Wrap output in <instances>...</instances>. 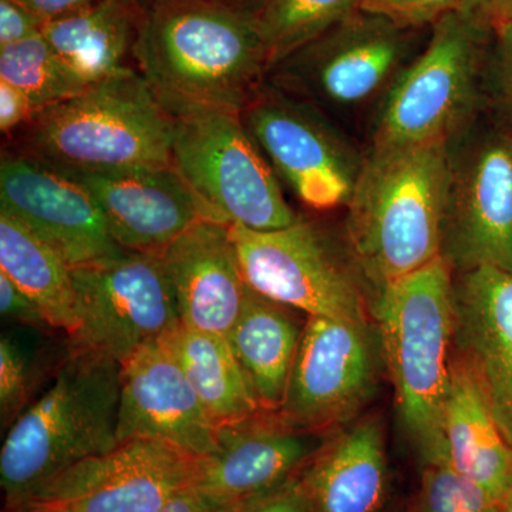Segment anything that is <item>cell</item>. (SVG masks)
<instances>
[{
	"instance_id": "obj_1",
	"label": "cell",
	"mask_w": 512,
	"mask_h": 512,
	"mask_svg": "<svg viewBox=\"0 0 512 512\" xmlns=\"http://www.w3.org/2000/svg\"><path fill=\"white\" fill-rule=\"evenodd\" d=\"M138 3L134 62L171 119L247 109L269 70L249 13L218 0Z\"/></svg>"
},
{
	"instance_id": "obj_2",
	"label": "cell",
	"mask_w": 512,
	"mask_h": 512,
	"mask_svg": "<svg viewBox=\"0 0 512 512\" xmlns=\"http://www.w3.org/2000/svg\"><path fill=\"white\" fill-rule=\"evenodd\" d=\"M448 183L450 141L365 151L345 234L376 291L441 256Z\"/></svg>"
},
{
	"instance_id": "obj_3",
	"label": "cell",
	"mask_w": 512,
	"mask_h": 512,
	"mask_svg": "<svg viewBox=\"0 0 512 512\" xmlns=\"http://www.w3.org/2000/svg\"><path fill=\"white\" fill-rule=\"evenodd\" d=\"M120 372L117 360L66 342L52 382L6 431L5 508L22 507L67 468L119 444Z\"/></svg>"
},
{
	"instance_id": "obj_4",
	"label": "cell",
	"mask_w": 512,
	"mask_h": 512,
	"mask_svg": "<svg viewBox=\"0 0 512 512\" xmlns=\"http://www.w3.org/2000/svg\"><path fill=\"white\" fill-rule=\"evenodd\" d=\"M397 412L424 464L447 463L443 407L454 353V271L443 256L377 289L372 309Z\"/></svg>"
},
{
	"instance_id": "obj_5",
	"label": "cell",
	"mask_w": 512,
	"mask_h": 512,
	"mask_svg": "<svg viewBox=\"0 0 512 512\" xmlns=\"http://www.w3.org/2000/svg\"><path fill=\"white\" fill-rule=\"evenodd\" d=\"M5 138L3 148L59 170L174 165V119L137 69L36 111L25 126Z\"/></svg>"
},
{
	"instance_id": "obj_6",
	"label": "cell",
	"mask_w": 512,
	"mask_h": 512,
	"mask_svg": "<svg viewBox=\"0 0 512 512\" xmlns=\"http://www.w3.org/2000/svg\"><path fill=\"white\" fill-rule=\"evenodd\" d=\"M493 26L468 10L444 16L384 97L365 151L451 141L485 111L484 73Z\"/></svg>"
},
{
	"instance_id": "obj_7",
	"label": "cell",
	"mask_w": 512,
	"mask_h": 512,
	"mask_svg": "<svg viewBox=\"0 0 512 512\" xmlns=\"http://www.w3.org/2000/svg\"><path fill=\"white\" fill-rule=\"evenodd\" d=\"M419 32L359 9L272 66L266 82L312 104L342 127L353 114L372 107L376 114L423 49L416 50Z\"/></svg>"
},
{
	"instance_id": "obj_8",
	"label": "cell",
	"mask_w": 512,
	"mask_h": 512,
	"mask_svg": "<svg viewBox=\"0 0 512 512\" xmlns=\"http://www.w3.org/2000/svg\"><path fill=\"white\" fill-rule=\"evenodd\" d=\"M173 164L217 221L274 231L298 220L241 113L174 120Z\"/></svg>"
},
{
	"instance_id": "obj_9",
	"label": "cell",
	"mask_w": 512,
	"mask_h": 512,
	"mask_svg": "<svg viewBox=\"0 0 512 512\" xmlns=\"http://www.w3.org/2000/svg\"><path fill=\"white\" fill-rule=\"evenodd\" d=\"M441 256L512 272V134L487 111L450 141Z\"/></svg>"
},
{
	"instance_id": "obj_10",
	"label": "cell",
	"mask_w": 512,
	"mask_h": 512,
	"mask_svg": "<svg viewBox=\"0 0 512 512\" xmlns=\"http://www.w3.org/2000/svg\"><path fill=\"white\" fill-rule=\"evenodd\" d=\"M276 177L303 207H346L365 161L339 124L306 101L265 82L241 113Z\"/></svg>"
},
{
	"instance_id": "obj_11",
	"label": "cell",
	"mask_w": 512,
	"mask_h": 512,
	"mask_svg": "<svg viewBox=\"0 0 512 512\" xmlns=\"http://www.w3.org/2000/svg\"><path fill=\"white\" fill-rule=\"evenodd\" d=\"M231 229L242 276L252 291L308 318L369 323L359 282L316 222L298 217L274 231Z\"/></svg>"
},
{
	"instance_id": "obj_12",
	"label": "cell",
	"mask_w": 512,
	"mask_h": 512,
	"mask_svg": "<svg viewBox=\"0 0 512 512\" xmlns=\"http://www.w3.org/2000/svg\"><path fill=\"white\" fill-rule=\"evenodd\" d=\"M72 275L80 326L66 342L74 348L121 365L180 322L161 256L123 249Z\"/></svg>"
},
{
	"instance_id": "obj_13",
	"label": "cell",
	"mask_w": 512,
	"mask_h": 512,
	"mask_svg": "<svg viewBox=\"0 0 512 512\" xmlns=\"http://www.w3.org/2000/svg\"><path fill=\"white\" fill-rule=\"evenodd\" d=\"M202 458L164 441H120L67 468L22 507L33 512H156L175 495L197 487Z\"/></svg>"
},
{
	"instance_id": "obj_14",
	"label": "cell",
	"mask_w": 512,
	"mask_h": 512,
	"mask_svg": "<svg viewBox=\"0 0 512 512\" xmlns=\"http://www.w3.org/2000/svg\"><path fill=\"white\" fill-rule=\"evenodd\" d=\"M380 362L379 336L369 323L308 318L279 414L299 429H342L372 399Z\"/></svg>"
},
{
	"instance_id": "obj_15",
	"label": "cell",
	"mask_w": 512,
	"mask_h": 512,
	"mask_svg": "<svg viewBox=\"0 0 512 512\" xmlns=\"http://www.w3.org/2000/svg\"><path fill=\"white\" fill-rule=\"evenodd\" d=\"M0 210L35 232L72 269L123 251L89 192L56 168L8 148L0 158Z\"/></svg>"
},
{
	"instance_id": "obj_16",
	"label": "cell",
	"mask_w": 512,
	"mask_h": 512,
	"mask_svg": "<svg viewBox=\"0 0 512 512\" xmlns=\"http://www.w3.org/2000/svg\"><path fill=\"white\" fill-rule=\"evenodd\" d=\"M59 171L92 195L114 241L127 251L161 256L192 225L217 221L174 165Z\"/></svg>"
},
{
	"instance_id": "obj_17",
	"label": "cell",
	"mask_w": 512,
	"mask_h": 512,
	"mask_svg": "<svg viewBox=\"0 0 512 512\" xmlns=\"http://www.w3.org/2000/svg\"><path fill=\"white\" fill-rule=\"evenodd\" d=\"M218 426L160 340L121 363L117 440L164 441L198 457L217 450Z\"/></svg>"
},
{
	"instance_id": "obj_18",
	"label": "cell",
	"mask_w": 512,
	"mask_h": 512,
	"mask_svg": "<svg viewBox=\"0 0 512 512\" xmlns=\"http://www.w3.org/2000/svg\"><path fill=\"white\" fill-rule=\"evenodd\" d=\"M332 433L299 429L279 412L218 427L217 450L202 458L197 488L241 504L298 476Z\"/></svg>"
},
{
	"instance_id": "obj_19",
	"label": "cell",
	"mask_w": 512,
	"mask_h": 512,
	"mask_svg": "<svg viewBox=\"0 0 512 512\" xmlns=\"http://www.w3.org/2000/svg\"><path fill=\"white\" fill-rule=\"evenodd\" d=\"M454 353L476 377L512 448V272H454Z\"/></svg>"
},
{
	"instance_id": "obj_20",
	"label": "cell",
	"mask_w": 512,
	"mask_h": 512,
	"mask_svg": "<svg viewBox=\"0 0 512 512\" xmlns=\"http://www.w3.org/2000/svg\"><path fill=\"white\" fill-rule=\"evenodd\" d=\"M231 227L225 222L202 220L161 255L178 319L187 328L227 336L241 313L248 285Z\"/></svg>"
},
{
	"instance_id": "obj_21",
	"label": "cell",
	"mask_w": 512,
	"mask_h": 512,
	"mask_svg": "<svg viewBox=\"0 0 512 512\" xmlns=\"http://www.w3.org/2000/svg\"><path fill=\"white\" fill-rule=\"evenodd\" d=\"M315 512H379L389 494L383 424L367 416L333 431L302 468Z\"/></svg>"
},
{
	"instance_id": "obj_22",
	"label": "cell",
	"mask_w": 512,
	"mask_h": 512,
	"mask_svg": "<svg viewBox=\"0 0 512 512\" xmlns=\"http://www.w3.org/2000/svg\"><path fill=\"white\" fill-rule=\"evenodd\" d=\"M447 464L483 487L495 500L512 490V448L504 439L476 377L453 353L443 407Z\"/></svg>"
},
{
	"instance_id": "obj_23",
	"label": "cell",
	"mask_w": 512,
	"mask_h": 512,
	"mask_svg": "<svg viewBox=\"0 0 512 512\" xmlns=\"http://www.w3.org/2000/svg\"><path fill=\"white\" fill-rule=\"evenodd\" d=\"M306 320L305 313L265 298L248 286L244 306L227 339L265 412H279L284 406Z\"/></svg>"
},
{
	"instance_id": "obj_24",
	"label": "cell",
	"mask_w": 512,
	"mask_h": 512,
	"mask_svg": "<svg viewBox=\"0 0 512 512\" xmlns=\"http://www.w3.org/2000/svg\"><path fill=\"white\" fill-rule=\"evenodd\" d=\"M138 0H99L46 23L42 35L90 86L136 69Z\"/></svg>"
},
{
	"instance_id": "obj_25",
	"label": "cell",
	"mask_w": 512,
	"mask_h": 512,
	"mask_svg": "<svg viewBox=\"0 0 512 512\" xmlns=\"http://www.w3.org/2000/svg\"><path fill=\"white\" fill-rule=\"evenodd\" d=\"M160 342L183 369L218 427L247 419L262 410L227 336L201 332L178 322Z\"/></svg>"
},
{
	"instance_id": "obj_26",
	"label": "cell",
	"mask_w": 512,
	"mask_h": 512,
	"mask_svg": "<svg viewBox=\"0 0 512 512\" xmlns=\"http://www.w3.org/2000/svg\"><path fill=\"white\" fill-rule=\"evenodd\" d=\"M0 272L43 309L57 332L79 330L72 268L25 224L0 210Z\"/></svg>"
},
{
	"instance_id": "obj_27",
	"label": "cell",
	"mask_w": 512,
	"mask_h": 512,
	"mask_svg": "<svg viewBox=\"0 0 512 512\" xmlns=\"http://www.w3.org/2000/svg\"><path fill=\"white\" fill-rule=\"evenodd\" d=\"M363 0H259L249 15L271 69L362 8ZM269 72V70H268Z\"/></svg>"
},
{
	"instance_id": "obj_28",
	"label": "cell",
	"mask_w": 512,
	"mask_h": 512,
	"mask_svg": "<svg viewBox=\"0 0 512 512\" xmlns=\"http://www.w3.org/2000/svg\"><path fill=\"white\" fill-rule=\"evenodd\" d=\"M0 80L25 93L35 111L83 93L84 82L43 35L0 47Z\"/></svg>"
},
{
	"instance_id": "obj_29",
	"label": "cell",
	"mask_w": 512,
	"mask_h": 512,
	"mask_svg": "<svg viewBox=\"0 0 512 512\" xmlns=\"http://www.w3.org/2000/svg\"><path fill=\"white\" fill-rule=\"evenodd\" d=\"M413 512H497V500L447 463L424 464Z\"/></svg>"
},
{
	"instance_id": "obj_30",
	"label": "cell",
	"mask_w": 512,
	"mask_h": 512,
	"mask_svg": "<svg viewBox=\"0 0 512 512\" xmlns=\"http://www.w3.org/2000/svg\"><path fill=\"white\" fill-rule=\"evenodd\" d=\"M45 373L18 338L0 339V426L3 433L36 399L37 386Z\"/></svg>"
},
{
	"instance_id": "obj_31",
	"label": "cell",
	"mask_w": 512,
	"mask_h": 512,
	"mask_svg": "<svg viewBox=\"0 0 512 512\" xmlns=\"http://www.w3.org/2000/svg\"><path fill=\"white\" fill-rule=\"evenodd\" d=\"M485 111L512 134V20L493 26L484 73Z\"/></svg>"
},
{
	"instance_id": "obj_32",
	"label": "cell",
	"mask_w": 512,
	"mask_h": 512,
	"mask_svg": "<svg viewBox=\"0 0 512 512\" xmlns=\"http://www.w3.org/2000/svg\"><path fill=\"white\" fill-rule=\"evenodd\" d=\"M463 6L464 0H363L360 9L383 16L400 28L423 30Z\"/></svg>"
},
{
	"instance_id": "obj_33",
	"label": "cell",
	"mask_w": 512,
	"mask_h": 512,
	"mask_svg": "<svg viewBox=\"0 0 512 512\" xmlns=\"http://www.w3.org/2000/svg\"><path fill=\"white\" fill-rule=\"evenodd\" d=\"M0 313L6 322L16 323L37 332H55L46 313L18 285L0 272Z\"/></svg>"
},
{
	"instance_id": "obj_34",
	"label": "cell",
	"mask_w": 512,
	"mask_h": 512,
	"mask_svg": "<svg viewBox=\"0 0 512 512\" xmlns=\"http://www.w3.org/2000/svg\"><path fill=\"white\" fill-rule=\"evenodd\" d=\"M237 512H315V510L298 474L284 484L239 504Z\"/></svg>"
},
{
	"instance_id": "obj_35",
	"label": "cell",
	"mask_w": 512,
	"mask_h": 512,
	"mask_svg": "<svg viewBox=\"0 0 512 512\" xmlns=\"http://www.w3.org/2000/svg\"><path fill=\"white\" fill-rule=\"evenodd\" d=\"M46 22L19 0H0V47L42 35Z\"/></svg>"
},
{
	"instance_id": "obj_36",
	"label": "cell",
	"mask_w": 512,
	"mask_h": 512,
	"mask_svg": "<svg viewBox=\"0 0 512 512\" xmlns=\"http://www.w3.org/2000/svg\"><path fill=\"white\" fill-rule=\"evenodd\" d=\"M36 111L25 93L0 80V130L3 137L12 136L25 126Z\"/></svg>"
},
{
	"instance_id": "obj_37",
	"label": "cell",
	"mask_w": 512,
	"mask_h": 512,
	"mask_svg": "<svg viewBox=\"0 0 512 512\" xmlns=\"http://www.w3.org/2000/svg\"><path fill=\"white\" fill-rule=\"evenodd\" d=\"M239 504H229L204 493L200 488H188L156 512H237Z\"/></svg>"
},
{
	"instance_id": "obj_38",
	"label": "cell",
	"mask_w": 512,
	"mask_h": 512,
	"mask_svg": "<svg viewBox=\"0 0 512 512\" xmlns=\"http://www.w3.org/2000/svg\"><path fill=\"white\" fill-rule=\"evenodd\" d=\"M19 2L49 23L52 20L72 15L77 10L87 8L99 0H19Z\"/></svg>"
},
{
	"instance_id": "obj_39",
	"label": "cell",
	"mask_w": 512,
	"mask_h": 512,
	"mask_svg": "<svg viewBox=\"0 0 512 512\" xmlns=\"http://www.w3.org/2000/svg\"><path fill=\"white\" fill-rule=\"evenodd\" d=\"M463 9L491 26L512 20V0H464Z\"/></svg>"
},
{
	"instance_id": "obj_40",
	"label": "cell",
	"mask_w": 512,
	"mask_h": 512,
	"mask_svg": "<svg viewBox=\"0 0 512 512\" xmlns=\"http://www.w3.org/2000/svg\"><path fill=\"white\" fill-rule=\"evenodd\" d=\"M218 2L227 3L232 8L244 10V12L251 13L259 0H218Z\"/></svg>"
},
{
	"instance_id": "obj_41",
	"label": "cell",
	"mask_w": 512,
	"mask_h": 512,
	"mask_svg": "<svg viewBox=\"0 0 512 512\" xmlns=\"http://www.w3.org/2000/svg\"><path fill=\"white\" fill-rule=\"evenodd\" d=\"M497 512H512V490L497 501Z\"/></svg>"
},
{
	"instance_id": "obj_42",
	"label": "cell",
	"mask_w": 512,
	"mask_h": 512,
	"mask_svg": "<svg viewBox=\"0 0 512 512\" xmlns=\"http://www.w3.org/2000/svg\"><path fill=\"white\" fill-rule=\"evenodd\" d=\"M3 512H33L32 510H29V508L26 507H19V508H5Z\"/></svg>"
}]
</instances>
